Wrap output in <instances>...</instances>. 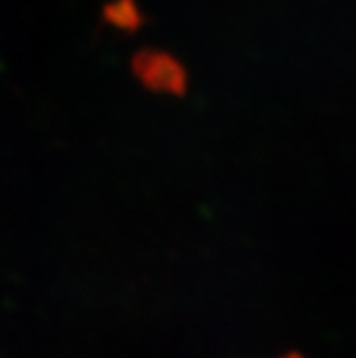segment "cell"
Returning a JSON list of instances; mask_svg holds the SVG:
<instances>
[{
  "instance_id": "cell-2",
  "label": "cell",
  "mask_w": 356,
  "mask_h": 358,
  "mask_svg": "<svg viewBox=\"0 0 356 358\" xmlns=\"http://www.w3.org/2000/svg\"><path fill=\"white\" fill-rule=\"evenodd\" d=\"M277 358H301V356H297V354H283V356H277Z\"/></svg>"
},
{
  "instance_id": "cell-1",
  "label": "cell",
  "mask_w": 356,
  "mask_h": 358,
  "mask_svg": "<svg viewBox=\"0 0 356 358\" xmlns=\"http://www.w3.org/2000/svg\"><path fill=\"white\" fill-rule=\"evenodd\" d=\"M138 78L152 90L159 92H183L185 90V71L164 52H142L136 58Z\"/></svg>"
}]
</instances>
